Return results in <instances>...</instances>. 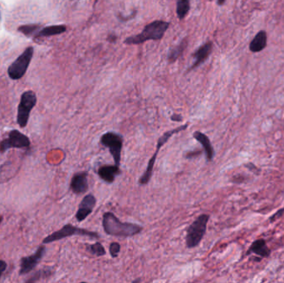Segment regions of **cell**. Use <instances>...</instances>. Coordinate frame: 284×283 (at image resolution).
I'll return each mask as SVG.
<instances>
[{
    "instance_id": "cell-29",
    "label": "cell",
    "mask_w": 284,
    "mask_h": 283,
    "mask_svg": "<svg viewBox=\"0 0 284 283\" xmlns=\"http://www.w3.org/2000/svg\"><path fill=\"white\" fill-rule=\"evenodd\" d=\"M283 212L284 209H282V210H280V211H278V212L276 213L274 215H272V218H271V220H272V221H274V220H276V219H277V217L279 218L280 215H282V213Z\"/></svg>"
},
{
    "instance_id": "cell-16",
    "label": "cell",
    "mask_w": 284,
    "mask_h": 283,
    "mask_svg": "<svg viewBox=\"0 0 284 283\" xmlns=\"http://www.w3.org/2000/svg\"><path fill=\"white\" fill-rule=\"evenodd\" d=\"M267 33L263 30L258 32L251 41L249 44V50L252 53H256L262 52L267 47Z\"/></svg>"
},
{
    "instance_id": "cell-18",
    "label": "cell",
    "mask_w": 284,
    "mask_h": 283,
    "mask_svg": "<svg viewBox=\"0 0 284 283\" xmlns=\"http://www.w3.org/2000/svg\"><path fill=\"white\" fill-rule=\"evenodd\" d=\"M67 26L63 24L44 27L43 29H40V31L38 32L35 38H48L52 36L60 35V34H64L65 32L67 31Z\"/></svg>"
},
{
    "instance_id": "cell-23",
    "label": "cell",
    "mask_w": 284,
    "mask_h": 283,
    "mask_svg": "<svg viewBox=\"0 0 284 283\" xmlns=\"http://www.w3.org/2000/svg\"><path fill=\"white\" fill-rule=\"evenodd\" d=\"M86 249L90 254L93 255L96 257H103L107 253L105 248L99 242H97L93 244H86Z\"/></svg>"
},
{
    "instance_id": "cell-6",
    "label": "cell",
    "mask_w": 284,
    "mask_h": 283,
    "mask_svg": "<svg viewBox=\"0 0 284 283\" xmlns=\"http://www.w3.org/2000/svg\"><path fill=\"white\" fill-rule=\"evenodd\" d=\"M36 93L34 90H26L21 96V99L18 107L17 122L21 128H24L29 123L30 112L36 106Z\"/></svg>"
},
{
    "instance_id": "cell-31",
    "label": "cell",
    "mask_w": 284,
    "mask_h": 283,
    "mask_svg": "<svg viewBox=\"0 0 284 283\" xmlns=\"http://www.w3.org/2000/svg\"><path fill=\"white\" fill-rule=\"evenodd\" d=\"M140 282H141V278L136 279V280H134V281H132V283H140Z\"/></svg>"
},
{
    "instance_id": "cell-13",
    "label": "cell",
    "mask_w": 284,
    "mask_h": 283,
    "mask_svg": "<svg viewBox=\"0 0 284 283\" xmlns=\"http://www.w3.org/2000/svg\"><path fill=\"white\" fill-rule=\"evenodd\" d=\"M88 173L86 171L78 172L72 176L70 183V190L75 195H80L88 191Z\"/></svg>"
},
{
    "instance_id": "cell-33",
    "label": "cell",
    "mask_w": 284,
    "mask_h": 283,
    "mask_svg": "<svg viewBox=\"0 0 284 283\" xmlns=\"http://www.w3.org/2000/svg\"><path fill=\"white\" fill-rule=\"evenodd\" d=\"M80 283H87V282H85V281H82V282H80Z\"/></svg>"
},
{
    "instance_id": "cell-26",
    "label": "cell",
    "mask_w": 284,
    "mask_h": 283,
    "mask_svg": "<svg viewBox=\"0 0 284 283\" xmlns=\"http://www.w3.org/2000/svg\"><path fill=\"white\" fill-rule=\"evenodd\" d=\"M7 266V262H5V260H0V279L2 277L3 274L6 271Z\"/></svg>"
},
{
    "instance_id": "cell-2",
    "label": "cell",
    "mask_w": 284,
    "mask_h": 283,
    "mask_svg": "<svg viewBox=\"0 0 284 283\" xmlns=\"http://www.w3.org/2000/svg\"><path fill=\"white\" fill-rule=\"evenodd\" d=\"M170 22L154 20L150 24H146L140 34L127 37L124 40V43L126 45H140L147 41L161 40L170 28Z\"/></svg>"
},
{
    "instance_id": "cell-17",
    "label": "cell",
    "mask_w": 284,
    "mask_h": 283,
    "mask_svg": "<svg viewBox=\"0 0 284 283\" xmlns=\"http://www.w3.org/2000/svg\"><path fill=\"white\" fill-rule=\"evenodd\" d=\"M189 41L187 38H184L179 42V44L174 46V48H172L169 53H168L167 60L169 63H174L181 57L182 54L184 53V51L186 49L188 46Z\"/></svg>"
},
{
    "instance_id": "cell-21",
    "label": "cell",
    "mask_w": 284,
    "mask_h": 283,
    "mask_svg": "<svg viewBox=\"0 0 284 283\" xmlns=\"http://www.w3.org/2000/svg\"><path fill=\"white\" fill-rule=\"evenodd\" d=\"M40 29L41 27L39 24H30L22 25V26L19 27L18 30L26 37H29V38L34 37V38H35V36L37 35L38 32L40 31Z\"/></svg>"
},
{
    "instance_id": "cell-8",
    "label": "cell",
    "mask_w": 284,
    "mask_h": 283,
    "mask_svg": "<svg viewBox=\"0 0 284 283\" xmlns=\"http://www.w3.org/2000/svg\"><path fill=\"white\" fill-rule=\"evenodd\" d=\"M101 144L108 148L113 156L114 164L120 166L122 159V150L123 148V136L117 132L108 131L101 137Z\"/></svg>"
},
{
    "instance_id": "cell-20",
    "label": "cell",
    "mask_w": 284,
    "mask_h": 283,
    "mask_svg": "<svg viewBox=\"0 0 284 283\" xmlns=\"http://www.w3.org/2000/svg\"><path fill=\"white\" fill-rule=\"evenodd\" d=\"M191 1L190 0H177L176 15L179 20H183L186 17L191 10Z\"/></svg>"
},
{
    "instance_id": "cell-14",
    "label": "cell",
    "mask_w": 284,
    "mask_h": 283,
    "mask_svg": "<svg viewBox=\"0 0 284 283\" xmlns=\"http://www.w3.org/2000/svg\"><path fill=\"white\" fill-rule=\"evenodd\" d=\"M122 174L120 166L116 164H104L99 167L98 169V176L106 183H113L116 177Z\"/></svg>"
},
{
    "instance_id": "cell-10",
    "label": "cell",
    "mask_w": 284,
    "mask_h": 283,
    "mask_svg": "<svg viewBox=\"0 0 284 283\" xmlns=\"http://www.w3.org/2000/svg\"><path fill=\"white\" fill-rule=\"evenodd\" d=\"M45 246L41 245L38 247L36 252L34 254L30 255L29 257H22L20 260V269H19V275L24 276L26 274L34 271L35 267L40 262L43 256L45 254Z\"/></svg>"
},
{
    "instance_id": "cell-25",
    "label": "cell",
    "mask_w": 284,
    "mask_h": 283,
    "mask_svg": "<svg viewBox=\"0 0 284 283\" xmlns=\"http://www.w3.org/2000/svg\"><path fill=\"white\" fill-rule=\"evenodd\" d=\"M202 153H204L202 150H192V151L187 152L184 155V157L188 159H194V158L198 157L199 155H201Z\"/></svg>"
},
{
    "instance_id": "cell-27",
    "label": "cell",
    "mask_w": 284,
    "mask_h": 283,
    "mask_svg": "<svg viewBox=\"0 0 284 283\" xmlns=\"http://www.w3.org/2000/svg\"><path fill=\"white\" fill-rule=\"evenodd\" d=\"M170 120L172 122H181L183 121V117H182V115L179 114V113H174L170 117Z\"/></svg>"
},
{
    "instance_id": "cell-30",
    "label": "cell",
    "mask_w": 284,
    "mask_h": 283,
    "mask_svg": "<svg viewBox=\"0 0 284 283\" xmlns=\"http://www.w3.org/2000/svg\"><path fill=\"white\" fill-rule=\"evenodd\" d=\"M225 4V0H220V1H218L217 2V5H219V6H223Z\"/></svg>"
},
{
    "instance_id": "cell-5",
    "label": "cell",
    "mask_w": 284,
    "mask_h": 283,
    "mask_svg": "<svg viewBox=\"0 0 284 283\" xmlns=\"http://www.w3.org/2000/svg\"><path fill=\"white\" fill-rule=\"evenodd\" d=\"M72 236H84V237L92 238V239L100 238V235L96 232L73 226L72 224H66L65 226L62 227V229H60L59 230L56 231L54 233H51L49 235L47 236L43 239V244H48V243H54V242L62 240V239L68 238V237H72Z\"/></svg>"
},
{
    "instance_id": "cell-3",
    "label": "cell",
    "mask_w": 284,
    "mask_h": 283,
    "mask_svg": "<svg viewBox=\"0 0 284 283\" xmlns=\"http://www.w3.org/2000/svg\"><path fill=\"white\" fill-rule=\"evenodd\" d=\"M188 127H189V123H185V124L182 125V126H179L177 128L172 129L170 131H165V133L163 134L162 136L158 139L157 142H156V146H155V153L151 156V159H149L146 171L144 172V174L141 175V178H139L138 183L140 185H146L151 181L153 174V169H154V166H155V160H156L159 151H160L163 145H165V143L167 142L174 135L180 133L181 131H185Z\"/></svg>"
},
{
    "instance_id": "cell-28",
    "label": "cell",
    "mask_w": 284,
    "mask_h": 283,
    "mask_svg": "<svg viewBox=\"0 0 284 283\" xmlns=\"http://www.w3.org/2000/svg\"><path fill=\"white\" fill-rule=\"evenodd\" d=\"M107 40L111 43H115L117 40V36L115 34H108V38H107Z\"/></svg>"
},
{
    "instance_id": "cell-22",
    "label": "cell",
    "mask_w": 284,
    "mask_h": 283,
    "mask_svg": "<svg viewBox=\"0 0 284 283\" xmlns=\"http://www.w3.org/2000/svg\"><path fill=\"white\" fill-rule=\"evenodd\" d=\"M52 274H53V269L52 268L40 269V270L37 271L33 276H30L24 283H37L42 279L52 276Z\"/></svg>"
},
{
    "instance_id": "cell-15",
    "label": "cell",
    "mask_w": 284,
    "mask_h": 283,
    "mask_svg": "<svg viewBox=\"0 0 284 283\" xmlns=\"http://www.w3.org/2000/svg\"><path fill=\"white\" fill-rule=\"evenodd\" d=\"M193 137L202 145L203 151L206 154L207 161H213L215 155V150H214V147H213L211 141H210L208 136L201 131H196L193 133Z\"/></svg>"
},
{
    "instance_id": "cell-1",
    "label": "cell",
    "mask_w": 284,
    "mask_h": 283,
    "mask_svg": "<svg viewBox=\"0 0 284 283\" xmlns=\"http://www.w3.org/2000/svg\"><path fill=\"white\" fill-rule=\"evenodd\" d=\"M103 226L108 235L120 238L133 237L143 230V228L138 224L120 221L119 219L112 212L103 214Z\"/></svg>"
},
{
    "instance_id": "cell-7",
    "label": "cell",
    "mask_w": 284,
    "mask_h": 283,
    "mask_svg": "<svg viewBox=\"0 0 284 283\" xmlns=\"http://www.w3.org/2000/svg\"><path fill=\"white\" fill-rule=\"evenodd\" d=\"M34 47H29L8 68V74L12 80H19L26 74L32 58L34 57Z\"/></svg>"
},
{
    "instance_id": "cell-24",
    "label": "cell",
    "mask_w": 284,
    "mask_h": 283,
    "mask_svg": "<svg viewBox=\"0 0 284 283\" xmlns=\"http://www.w3.org/2000/svg\"><path fill=\"white\" fill-rule=\"evenodd\" d=\"M120 252H121L120 243H116V242L111 243L110 246H109V252H110L111 257L113 258H116V257H118Z\"/></svg>"
},
{
    "instance_id": "cell-32",
    "label": "cell",
    "mask_w": 284,
    "mask_h": 283,
    "mask_svg": "<svg viewBox=\"0 0 284 283\" xmlns=\"http://www.w3.org/2000/svg\"><path fill=\"white\" fill-rule=\"evenodd\" d=\"M3 217L2 216H0V224H2V222H3Z\"/></svg>"
},
{
    "instance_id": "cell-12",
    "label": "cell",
    "mask_w": 284,
    "mask_h": 283,
    "mask_svg": "<svg viewBox=\"0 0 284 283\" xmlns=\"http://www.w3.org/2000/svg\"><path fill=\"white\" fill-rule=\"evenodd\" d=\"M213 43L211 41H208L206 43L200 46L198 49H196L192 54V57L195 58V62L190 67L188 71H193L197 67H200L201 64H203L206 60L208 59L210 54L212 53Z\"/></svg>"
},
{
    "instance_id": "cell-19",
    "label": "cell",
    "mask_w": 284,
    "mask_h": 283,
    "mask_svg": "<svg viewBox=\"0 0 284 283\" xmlns=\"http://www.w3.org/2000/svg\"><path fill=\"white\" fill-rule=\"evenodd\" d=\"M249 251L262 257H268L271 253L269 248H267V243L263 239L254 241Z\"/></svg>"
},
{
    "instance_id": "cell-4",
    "label": "cell",
    "mask_w": 284,
    "mask_h": 283,
    "mask_svg": "<svg viewBox=\"0 0 284 283\" xmlns=\"http://www.w3.org/2000/svg\"><path fill=\"white\" fill-rule=\"evenodd\" d=\"M209 220H210V215L206 214H201L188 227L186 237H185L187 248L191 249L196 248L201 243L207 230Z\"/></svg>"
},
{
    "instance_id": "cell-9",
    "label": "cell",
    "mask_w": 284,
    "mask_h": 283,
    "mask_svg": "<svg viewBox=\"0 0 284 283\" xmlns=\"http://www.w3.org/2000/svg\"><path fill=\"white\" fill-rule=\"evenodd\" d=\"M31 145L29 137L18 130H13L6 138L0 141V152L4 153L10 149H25Z\"/></svg>"
},
{
    "instance_id": "cell-11",
    "label": "cell",
    "mask_w": 284,
    "mask_h": 283,
    "mask_svg": "<svg viewBox=\"0 0 284 283\" xmlns=\"http://www.w3.org/2000/svg\"><path fill=\"white\" fill-rule=\"evenodd\" d=\"M96 204H97V200L92 194H89L84 196L75 215L76 220L78 222L84 221L93 211Z\"/></svg>"
}]
</instances>
